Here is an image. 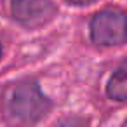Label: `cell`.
Returning a JSON list of instances; mask_svg holds the SVG:
<instances>
[{"label":"cell","mask_w":127,"mask_h":127,"mask_svg":"<svg viewBox=\"0 0 127 127\" xmlns=\"http://www.w3.org/2000/svg\"><path fill=\"white\" fill-rule=\"evenodd\" d=\"M4 104L5 111L18 122H37L51 106L38 85L30 80L12 84L4 94Z\"/></svg>","instance_id":"1"},{"label":"cell","mask_w":127,"mask_h":127,"mask_svg":"<svg viewBox=\"0 0 127 127\" xmlns=\"http://www.w3.org/2000/svg\"><path fill=\"white\" fill-rule=\"evenodd\" d=\"M91 37L99 45H117L127 40V14L103 11L91 21Z\"/></svg>","instance_id":"2"},{"label":"cell","mask_w":127,"mask_h":127,"mask_svg":"<svg viewBox=\"0 0 127 127\" xmlns=\"http://www.w3.org/2000/svg\"><path fill=\"white\" fill-rule=\"evenodd\" d=\"M11 9L25 26H40L54 14L52 0H11Z\"/></svg>","instance_id":"3"},{"label":"cell","mask_w":127,"mask_h":127,"mask_svg":"<svg viewBox=\"0 0 127 127\" xmlns=\"http://www.w3.org/2000/svg\"><path fill=\"white\" fill-rule=\"evenodd\" d=\"M108 96L115 101H127V64L117 68L108 82Z\"/></svg>","instance_id":"4"},{"label":"cell","mask_w":127,"mask_h":127,"mask_svg":"<svg viewBox=\"0 0 127 127\" xmlns=\"http://www.w3.org/2000/svg\"><path fill=\"white\" fill-rule=\"evenodd\" d=\"M68 2L77 4V5H84V4H91V2H94V0H68Z\"/></svg>","instance_id":"5"},{"label":"cell","mask_w":127,"mask_h":127,"mask_svg":"<svg viewBox=\"0 0 127 127\" xmlns=\"http://www.w3.org/2000/svg\"><path fill=\"white\" fill-rule=\"evenodd\" d=\"M0 58H2V44H0Z\"/></svg>","instance_id":"6"}]
</instances>
